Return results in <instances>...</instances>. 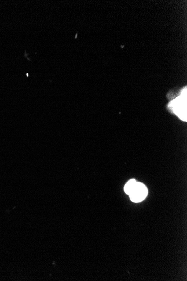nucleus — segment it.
<instances>
[{
    "instance_id": "obj_1",
    "label": "nucleus",
    "mask_w": 187,
    "mask_h": 281,
    "mask_svg": "<svg viewBox=\"0 0 187 281\" xmlns=\"http://www.w3.org/2000/svg\"><path fill=\"white\" fill-rule=\"evenodd\" d=\"M171 106L173 110L176 115L181 120L186 121V114H187V108H186V93L181 95V97L177 98L176 100L172 102Z\"/></svg>"
},
{
    "instance_id": "obj_2",
    "label": "nucleus",
    "mask_w": 187,
    "mask_h": 281,
    "mask_svg": "<svg viewBox=\"0 0 187 281\" xmlns=\"http://www.w3.org/2000/svg\"><path fill=\"white\" fill-rule=\"evenodd\" d=\"M148 190L146 186L141 182H136V185L130 195L132 202H140L143 201L148 195Z\"/></svg>"
},
{
    "instance_id": "obj_3",
    "label": "nucleus",
    "mask_w": 187,
    "mask_h": 281,
    "mask_svg": "<svg viewBox=\"0 0 187 281\" xmlns=\"http://www.w3.org/2000/svg\"><path fill=\"white\" fill-rule=\"evenodd\" d=\"M136 182L137 181L135 179H132L127 182V183L125 184L124 187V190L127 194L128 195L130 194L136 185Z\"/></svg>"
}]
</instances>
